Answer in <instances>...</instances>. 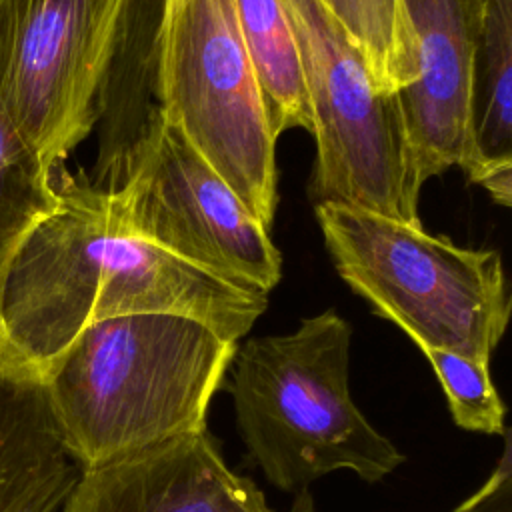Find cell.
<instances>
[{
	"mask_svg": "<svg viewBox=\"0 0 512 512\" xmlns=\"http://www.w3.org/2000/svg\"><path fill=\"white\" fill-rule=\"evenodd\" d=\"M124 168L120 186L108 188L122 230L236 288L270 294L282 258L268 228L174 122L156 110Z\"/></svg>",
	"mask_w": 512,
	"mask_h": 512,
	"instance_id": "52a82bcc",
	"label": "cell"
},
{
	"mask_svg": "<svg viewBox=\"0 0 512 512\" xmlns=\"http://www.w3.org/2000/svg\"><path fill=\"white\" fill-rule=\"evenodd\" d=\"M350 344V324L324 310L288 334L236 346L224 384L238 434L248 458L278 490L308 492L334 470L378 482L404 462L350 396Z\"/></svg>",
	"mask_w": 512,
	"mask_h": 512,
	"instance_id": "3957f363",
	"label": "cell"
},
{
	"mask_svg": "<svg viewBox=\"0 0 512 512\" xmlns=\"http://www.w3.org/2000/svg\"><path fill=\"white\" fill-rule=\"evenodd\" d=\"M402 8L416 76L396 96L418 180L424 184L464 160L480 0H402Z\"/></svg>",
	"mask_w": 512,
	"mask_h": 512,
	"instance_id": "30bf717a",
	"label": "cell"
},
{
	"mask_svg": "<svg viewBox=\"0 0 512 512\" xmlns=\"http://www.w3.org/2000/svg\"><path fill=\"white\" fill-rule=\"evenodd\" d=\"M62 512H274L264 492L234 472L208 426L86 468ZM294 512H312L308 492Z\"/></svg>",
	"mask_w": 512,
	"mask_h": 512,
	"instance_id": "9c48e42d",
	"label": "cell"
},
{
	"mask_svg": "<svg viewBox=\"0 0 512 512\" xmlns=\"http://www.w3.org/2000/svg\"><path fill=\"white\" fill-rule=\"evenodd\" d=\"M446 394L454 422L470 432L502 434L504 404L490 380L488 362L446 350H422Z\"/></svg>",
	"mask_w": 512,
	"mask_h": 512,
	"instance_id": "2e32d148",
	"label": "cell"
},
{
	"mask_svg": "<svg viewBox=\"0 0 512 512\" xmlns=\"http://www.w3.org/2000/svg\"><path fill=\"white\" fill-rule=\"evenodd\" d=\"M54 206L52 172L26 144L0 102V292L16 250Z\"/></svg>",
	"mask_w": 512,
	"mask_h": 512,
	"instance_id": "5bb4252c",
	"label": "cell"
},
{
	"mask_svg": "<svg viewBox=\"0 0 512 512\" xmlns=\"http://www.w3.org/2000/svg\"><path fill=\"white\" fill-rule=\"evenodd\" d=\"M130 0H0V102L46 170L92 132Z\"/></svg>",
	"mask_w": 512,
	"mask_h": 512,
	"instance_id": "ba28073f",
	"label": "cell"
},
{
	"mask_svg": "<svg viewBox=\"0 0 512 512\" xmlns=\"http://www.w3.org/2000/svg\"><path fill=\"white\" fill-rule=\"evenodd\" d=\"M38 374L0 368V512L74 466Z\"/></svg>",
	"mask_w": 512,
	"mask_h": 512,
	"instance_id": "7c38bea8",
	"label": "cell"
},
{
	"mask_svg": "<svg viewBox=\"0 0 512 512\" xmlns=\"http://www.w3.org/2000/svg\"><path fill=\"white\" fill-rule=\"evenodd\" d=\"M154 60L158 112L270 228L276 212V138L232 0H162Z\"/></svg>",
	"mask_w": 512,
	"mask_h": 512,
	"instance_id": "5b68a950",
	"label": "cell"
},
{
	"mask_svg": "<svg viewBox=\"0 0 512 512\" xmlns=\"http://www.w3.org/2000/svg\"><path fill=\"white\" fill-rule=\"evenodd\" d=\"M238 28L274 138L288 128L312 130L296 34L282 0H232Z\"/></svg>",
	"mask_w": 512,
	"mask_h": 512,
	"instance_id": "4fadbf2b",
	"label": "cell"
},
{
	"mask_svg": "<svg viewBox=\"0 0 512 512\" xmlns=\"http://www.w3.org/2000/svg\"><path fill=\"white\" fill-rule=\"evenodd\" d=\"M236 346L178 314L86 326L42 374L72 460L86 470L206 428Z\"/></svg>",
	"mask_w": 512,
	"mask_h": 512,
	"instance_id": "7a4b0ae2",
	"label": "cell"
},
{
	"mask_svg": "<svg viewBox=\"0 0 512 512\" xmlns=\"http://www.w3.org/2000/svg\"><path fill=\"white\" fill-rule=\"evenodd\" d=\"M496 204L512 200V0H480L466 152L460 164Z\"/></svg>",
	"mask_w": 512,
	"mask_h": 512,
	"instance_id": "8fae6325",
	"label": "cell"
},
{
	"mask_svg": "<svg viewBox=\"0 0 512 512\" xmlns=\"http://www.w3.org/2000/svg\"><path fill=\"white\" fill-rule=\"evenodd\" d=\"M296 34L316 138L312 194L420 224L418 180L396 92L320 0H282Z\"/></svg>",
	"mask_w": 512,
	"mask_h": 512,
	"instance_id": "8992f818",
	"label": "cell"
},
{
	"mask_svg": "<svg viewBox=\"0 0 512 512\" xmlns=\"http://www.w3.org/2000/svg\"><path fill=\"white\" fill-rule=\"evenodd\" d=\"M362 52L376 84L396 92L416 76L402 0H320Z\"/></svg>",
	"mask_w": 512,
	"mask_h": 512,
	"instance_id": "9a60e30c",
	"label": "cell"
},
{
	"mask_svg": "<svg viewBox=\"0 0 512 512\" xmlns=\"http://www.w3.org/2000/svg\"><path fill=\"white\" fill-rule=\"evenodd\" d=\"M82 468L78 464L50 476L38 484L32 492L22 496L6 512H58L80 478Z\"/></svg>",
	"mask_w": 512,
	"mask_h": 512,
	"instance_id": "ac0fdd59",
	"label": "cell"
},
{
	"mask_svg": "<svg viewBox=\"0 0 512 512\" xmlns=\"http://www.w3.org/2000/svg\"><path fill=\"white\" fill-rule=\"evenodd\" d=\"M316 216L340 278L420 350L488 362L504 336L510 296L496 250L462 248L406 224L338 202Z\"/></svg>",
	"mask_w": 512,
	"mask_h": 512,
	"instance_id": "277c9868",
	"label": "cell"
},
{
	"mask_svg": "<svg viewBox=\"0 0 512 512\" xmlns=\"http://www.w3.org/2000/svg\"><path fill=\"white\" fill-rule=\"evenodd\" d=\"M54 210L16 250L0 292V368L44 370L90 324L126 314L194 318L238 342L268 306L266 294L236 288L122 230L108 188L52 172Z\"/></svg>",
	"mask_w": 512,
	"mask_h": 512,
	"instance_id": "6da1fadb",
	"label": "cell"
},
{
	"mask_svg": "<svg viewBox=\"0 0 512 512\" xmlns=\"http://www.w3.org/2000/svg\"><path fill=\"white\" fill-rule=\"evenodd\" d=\"M452 512H512V460L508 432H504V452L492 474Z\"/></svg>",
	"mask_w": 512,
	"mask_h": 512,
	"instance_id": "e0dca14e",
	"label": "cell"
}]
</instances>
